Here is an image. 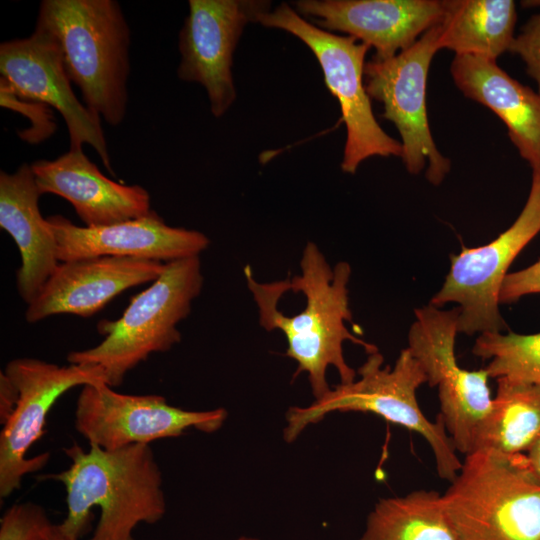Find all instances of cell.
Listing matches in <instances>:
<instances>
[{
    "label": "cell",
    "mask_w": 540,
    "mask_h": 540,
    "mask_svg": "<svg viewBox=\"0 0 540 540\" xmlns=\"http://www.w3.org/2000/svg\"><path fill=\"white\" fill-rule=\"evenodd\" d=\"M301 273L291 279L259 282L250 266L244 268L249 291L257 305L259 323L267 331H281L287 341L286 356L297 363L294 373H306L315 400L330 390L326 375L334 367L341 384L356 379L344 357L350 341L368 353L374 344L353 335L345 325L352 321L348 283L351 267L345 261L330 266L319 247L308 242L300 260Z\"/></svg>",
    "instance_id": "cell-1"
},
{
    "label": "cell",
    "mask_w": 540,
    "mask_h": 540,
    "mask_svg": "<svg viewBox=\"0 0 540 540\" xmlns=\"http://www.w3.org/2000/svg\"><path fill=\"white\" fill-rule=\"evenodd\" d=\"M70 466L43 476L61 482L66 490L67 514L58 524L72 540L91 529L92 508L100 517L88 540H135L140 523L155 524L165 515L162 473L150 444H134L116 450L77 442L65 447Z\"/></svg>",
    "instance_id": "cell-2"
},
{
    "label": "cell",
    "mask_w": 540,
    "mask_h": 540,
    "mask_svg": "<svg viewBox=\"0 0 540 540\" xmlns=\"http://www.w3.org/2000/svg\"><path fill=\"white\" fill-rule=\"evenodd\" d=\"M36 25L57 41L85 105L111 126L126 116L130 28L115 0H44Z\"/></svg>",
    "instance_id": "cell-3"
},
{
    "label": "cell",
    "mask_w": 540,
    "mask_h": 540,
    "mask_svg": "<svg viewBox=\"0 0 540 540\" xmlns=\"http://www.w3.org/2000/svg\"><path fill=\"white\" fill-rule=\"evenodd\" d=\"M377 351L368 354L358 369L359 378L339 384L326 395L306 407H290L283 437L288 443L297 439L310 424L323 420L331 412L373 413L386 421L420 434L431 447L438 475L451 482L462 461L449 437L442 416L430 421L417 401L418 388L427 383V376L408 348L403 349L393 367L384 366Z\"/></svg>",
    "instance_id": "cell-4"
},
{
    "label": "cell",
    "mask_w": 540,
    "mask_h": 540,
    "mask_svg": "<svg viewBox=\"0 0 540 540\" xmlns=\"http://www.w3.org/2000/svg\"><path fill=\"white\" fill-rule=\"evenodd\" d=\"M442 494L460 540H540V480L525 454L475 450Z\"/></svg>",
    "instance_id": "cell-5"
},
{
    "label": "cell",
    "mask_w": 540,
    "mask_h": 540,
    "mask_svg": "<svg viewBox=\"0 0 540 540\" xmlns=\"http://www.w3.org/2000/svg\"><path fill=\"white\" fill-rule=\"evenodd\" d=\"M203 282L199 256L165 263L161 275L131 298L119 319L98 322L104 340L70 352L67 361L99 366L109 386H120L126 374L152 353L169 351L181 341L177 325L190 314Z\"/></svg>",
    "instance_id": "cell-6"
},
{
    "label": "cell",
    "mask_w": 540,
    "mask_h": 540,
    "mask_svg": "<svg viewBox=\"0 0 540 540\" xmlns=\"http://www.w3.org/2000/svg\"><path fill=\"white\" fill-rule=\"evenodd\" d=\"M257 22L287 31L302 40L316 56L324 81L338 100L347 137L341 169L354 174L372 156L402 157L401 142L378 124L363 82L369 46L351 36H339L307 22L287 3L260 14Z\"/></svg>",
    "instance_id": "cell-7"
},
{
    "label": "cell",
    "mask_w": 540,
    "mask_h": 540,
    "mask_svg": "<svg viewBox=\"0 0 540 540\" xmlns=\"http://www.w3.org/2000/svg\"><path fill=\"white\" fill-rule=\"evenodd\" d=\"M438 50L436 25L409 48L388 59L372 57L364 68L367 94L383 105L381 116L399 131L407 171L417 175L428 164L426 178L436 186L451 168L433 140L426 110L427 76Z\"/></svg>",
    "instance_id": "cell-8"
},
{
    "label": "cell",
    "mask_w": 540,
    "mask_h": 540,
    "mask_svg": "<svg viewBox=\"0 0 540 540\" xmlns=\"http://www.w3.org/2000/svg\"><path fill=\"white\" fill-rule=\"evenodd\" d=\"M459 313L458 307L447 311L431 304L415 309L407 348L421 364L429 386L438 387L446 431L457 452L467 455L493 398L485 368L471 371L457 363Z\"/></svg>",
    "instance_id": "cell-9"
},
{
    "label": "cell",
    "mask_w": 540,
    "mask_h": 540,
    "mask_svg": "<svg viewBox=\"0 0 540 540\" xmlns=\"http://www.w3.org/2000/svg\"><path fill=\"white\" fill-rule=\"evenodd\" d=\"M540 232V173L532 172L528 199L514 223L490 243L462 247L451 255V267L430 304H459L458 331L501 332L507 326L499 312V292L507 270L522 249Z\"/></svg>",
    "instance_id": "cell-10"
},
{
    "label": "cell",
    "mask_w": 540,
    "mask_h": 540,
    "mask_svg": "<svg viewBox=\"0 0 540 540\" xmlns=\"http://www.w3.org/2000/svg\"><path fill=\"white\" fill-rule=\"evenodd\" d=\"M18 391L15 409L0 433V497L21 488L25 475L48 463V452L27 457L45 433L46 419L56 401L75 386L104 382L101 367L90 364L59 366L36 358H16L3 371ZM107 384V383H106Z\"/></svg>",
    "instance_id": "cell-11"
},
{
    "label": "cell",
    "mask_w": 540,
    "mask_h": 540,
    "mask_svg": "<svg viewBox=\"0 0 540 540\" xmlns=\"http://www.w3.org/2000/svg\"><path fill=\"white\" fill-rule=\"evenodd\" d=\"M227 416L222 407L185 410L168 404L163 396L122 394L101 382L82 386L74 426L89 445L116 450L179 437L189 428L213 433L222 427Z\"/></svg>",
    "instance_id": "cell-12"
},
{
    "label": "cell",
    "mask_w": 540,
    "mask_h": 540,
    "mask_svg": "<svg viewBox=\"0 0 540 540\" xmlns=\"http://www.w3.org/2000/svg\"><path fill=\"white\" fill-rule=\"evenodd\" d=\"M189 13L179 33L178 77L201 84L215 117L236 99L233 54L244 27L270 10L263 0H189Z\"/></svg>",
    "instance_id": "cell-13"
},
{
    "label": "cell",
    "mask_w": 540,
    "mask_h": 540,
    "mask_svg": "<svg viewBox=\"0 0 540 540\" xmlns=\"http://www.w3.org/2000/svg\"><path fill=\"white\" fill-rule=\"evenodd\" d=\"M0 73L17 96L44 103L62 115L69 150L92 146L113 174L100 116L75 96L57 41L46 29L36 25L29 37L1 43Z\"/></svg>",
    "instance_id": "cell-14"
},
{
    "label": "cell",
    "mask_w": 540,
    "mask_h": 540,
    "mask_svg": "<svg viewBox=\"0 0 540 540\" xmlns=\"http://www.w3.org/2000/svg\"><path fill=\"white\" fill-rule=\"evenodd\" d=\"M47 221L57 242L59 262L115 256L167 263L199 256L210 243L199 231L167 225L153 210L140 218L99 227H80L62 215L49 216Z\"/></svg>",
    "instance_id": "cell-15"
},
{
    "label": "cell",
    "mask_w": 540,
    "mask_h": 540,
    "mask_svg": "<svg viewBox=\"0 0 540 540\" xmlns=\"http://www.w3.org/2000/svg\"><path fill=\"white\" fill-rule=\"evenodd\" d=\"M295 6L319 28L345 32L373 47L377 59L409 48L443 16L439 0H300Z\"/></svg>",
    "instance_id": "cell-16"
},
{
    "label": "cell",
    "mask_w": 540,
    "mask_h": 540,
    "mask_svg": "<svg viewBox=\"0 0 540 540\" xmlns=\"http://www.w3.org/2000/svg\"><path fill=\"white\" fill-rule=\"evenodd\" d=\"M165 263L155 260L100 256L60 262L25 319L35 323L57 314L88 318L123 291L156 280Z\"/></svg>",
    "instance_id": "cell-17"
},
{
    "label": "cell",
    "mask_w": 540,
    "mask_h": 540,
    "mask_svg": "<svg viewBox=\"0 0 540 540\" xmlns=\"http://www.w3.org/2000/svg\"><path fill=\"white\" fill-rule=\"evenodd\" d=\"M31 167L39 193L67 200L86 227L116 224L151 211L145 188L107 178L82 150H69L54 160H38Z\"/></svg>",
    "instance_id": "cell-18"
},
{
    "label": "cell",
    "mask_w": 540,
    "mask_h": 540,
    "mask_svg": "<svg viewBox=\"0 0 540 540\" xmlns=\"http://www.w3.org/2000/svg\"><path fill=\"white\" fill-rule=\"evenodd\" d=\"M40 196L30 164H22L14 173L0 172V227L18 247L17 289L27 304L60 264L54 233L39 210Z\"/></svg>",
    "instance_id": "cell-19"
},
{
    "label": "cell",
    "mask_w": 540,
    "mask_h": 540,
    "mask_svg": "<svg viewBox=\"0 0 540 540\" xmlns=\"http://www.w3.org/2000/svg\"><path fill=\"white\" fill-rule=\"evenodd\" d=\"M450 71L467 98L488 107L504 122L520 156L540 173V94L487 58L455 55Z\"/></svg>",
    "instance_id": "cell-20"
},
{
    "label": "cell",
    "mask_w": 540,
    "mask_h": 540,
    "mask_svg": "<svg viewBox=\"0 0 540 540\" xmlns=\"http://www.w3.org/2000/svg\"><path fill=\"white\" fill-rule=\"evenodd\" d=\"M439 49L496 61L514 39L516 7L512 0H443Z\"/></svg>",
    "instance_id": "cell-21"
},
{
    "label": "cell",
    "mask_w": 540,
    "mask_h": 540,
    "mask_svg": "<svg viewBox=\"0 0 540 540\" xmlns=\"http://www.w3.org/2000/svg\"><path fill=\"white\" fill-rule=\"evenodd\" d=\"M540 437V385L497 379V391L480 424L473 450L525 454Z\"/></svg>",
    "instance_id": "cell-22"
},
{
    "label": "cell",
    "mask_w": 540,
    "mask_h": 540,
    "mask_svg": "<svg viewBox=\"0 0 540 540\" xmlns=\"http://www.w3.org/2000/svg\"><path fill=\"white\" fill-rule=\"evenodd\" d=\"M359 540H460L442 494L419 489L381 498L368 514Z\"/></svg>",
    "instance_id": "cell-23"
},
{
    "label": "cell",
    "mask_w": 540,
    "mask_h": 540,
    "mask_svg": "<svg viewBox=\"0 0 540 540\" xmlns=\"http://www.w3.org/2000/svg\"><path fill=\"white\" fill-rule=\"evenodd\" d=\"M472 353L490 360L485 368L489 377L540 385V332H484L476 339Z\"/></svg>",
    "instance_id": "cell-24"
},
{
    "label": "cell",
    "mask_w": 540,
    "mask_h": 540,
    "mask_svg": "<svg viewBox=\"0 0 540 540\" xmlns=\"http://www.w3.org/2000/svg\"><path fill=\"white\" fill-rule=\"evenodd\" d=\"M0 104L2 107L22 113L30 120L31 126L18 133L23 141L38 144L55 133L57 125L52 108L44 103L17 96L2 77H0Z\"/></svg>",
    "instance_id": "cell-25"
},
{
    "label": "cell",
    "mask_w": 540,
    "mask_h": 540,
    "mask_svg": "<svg viewBox=\"0 0 540 540\" xmlns=\"http://www.w3.org/2000/svg\"><path fill=\"white\" fill-rule=\"evenodd\" d=\"M53 523L45 509L34 502L9 507L0 521V540H41Z\"/></svg>",
    "instance_id": "cell-26"
},
{
    "label": "cell",
    "mask_w": 540,
    "mask_h": 540,
    "mask_svg": "<svg viewBox=\"0 0 540 540\" xmlns=\"http://www.w3.org/2000/svg\"><path fill=\"white\" fill-rule=\"evenodd\" d=\"M521 57L540 94V13L533 15L514 37L508 50Z\"/></svg>",
    "instance_id": "cell-27"
},
{
    "label": "cell",
    "mask_w": 540,
    "mask_h": 540,
    "mask_svg": "<svg viewBox=\"0 0 540 540\" xmlns=\"http://www.w3.org/2000/svg\"><path fill=\"white\" fill-rule=\"evenodd\" d=\"M537 293H540V259L525 269L506 275L499 292V303L515 302L525 295Z\"/></svg>",
    "instance_id": "cell-28"
},
{
    "label": "cell",
    "mask_w": 540,
    "mask_h": 540,
    "mask_svg": "<svg viewBox=\"0 0 540 540\" xmlns=\"http://www.w3.org/2000/svg\"><path fill=\"white\" fill-rule=\"evenodd\" d=\"M18 400V391L6 374L0 373V422L6 423L13 413Z\"/></svg>",
    "instance_id": "cell-29"
},
{
    "label": "cell",
    "mask_w": 540,
    "mask_h": 540,
    "mask_svg": "<svg viewBox=\"0 0 540 540\" xmlns=\"http://www.w3.org/2000/svg\"><path fill=\"white\" fill-rule=\"evenodd\" d=\"M525 455L531 470L540 480V437L525 453Z\"/></svg>",
    "instance_id": "cell-30"
},
{
    "label": "cell",
    "mask_w": 540,
    "mask_h": 540,
    "mask_svg": "<svg viewBox=\"0 0 540 540\" xmlns=\"http://www.w3.org/2000/svg\"><path fill=\"white\" fill-rule=\"evenodd\" d=\"M41 540H72L62 532L58 524H52Z\"/></svg>",
    "instance_id": "cell-31"
},
{
    "label": "cell",
    "mask_w": 540,
    "mask_h": 540,
    "mask_svg": "<svg viewBox=\"0 0 540 540\" xmlns=\"http://www.w3.org/2000/svg\"><path fill=\"white\" fill-rule=\"evenodd\" d=\"M521 3L526 7H540V0L522 1Z\"/></svg>",
    "instance_id": "cell-32"
},
{
    "label": "cell",
    "mask_w": 540,
    "mask_h": 540,
    "mask_svg": "<svg viewBox=\"0 0 540 540\" xmlns=\"http://www.w3.org/2000/svg\"><path fill=\"white\" fill-rule=\"evenodd\" d=\"M234 540H260L258 538H254V537H249V536H240Z\"/></svg>",
    "instance_id": "cell-33"
}]
</instances>
